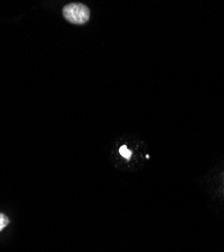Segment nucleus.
<instances>
[{"mask_svg": "<svg viewBox=\"0 0 224 252\" xmlns=\"http://www.w3.org/2000/svg\"><path fill=\"white\" fill-rule=\"evenodd\" d=\"M63 15L73 25H84L90 18V9L82 3H69L63 8Z\"/></svg>", "mask_w": 224, "mask_h": 252, "instance_id": "obj_1", "label": "nucleus"}, {"mask_svg": "<svg viewBox=\"0 0 224 252\" xmlns=\"http://www.w3.org/2000/svg\"><path fill=\"white\" fill-rule=\"evenodd\" d=\"M119 153H120V155L122 157L126 158L127 159H129L130 157H131V152L128 151V149L127 148V145H122L121 148H120V150H119Z\"/></svg>", "mask_w": 224, "mask_h": 252, "instance_id": "obj_3", "label": "nucleus"}, {"mask_svg": "<svg viewBox=\"0 0 224 252\" xmlns=\"http://www.w3.org/2000/svg\"><path fill=\"white\" fill-rule=\"evenodd\" d=\"M9 224V219L3 213H0V231H2Z\"/></svg>", "mask_w": 224, "mask_h": 252, "instance_id": "obj_2", "label": "nucleus"}]
</instances>
